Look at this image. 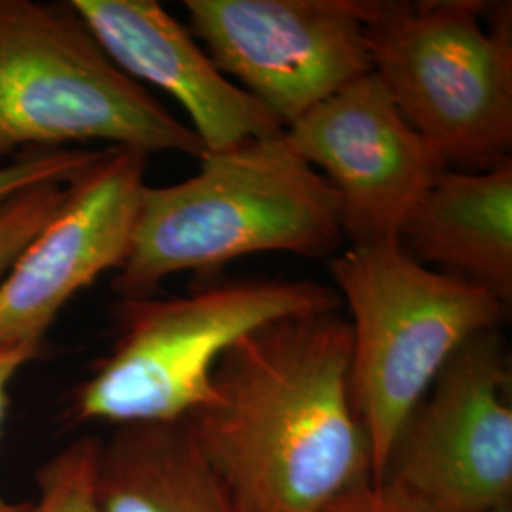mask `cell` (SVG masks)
<instances>
[{"instance_id": "cell-11", "label": "cell", "mask_w": 512, "mask_h": 512, "mask_svg": "<svg viewBox=\"0 0 512 512\" xmlns=\"http://www.w3.org/2000/svg\"><path fill=\"white\" fill-rule=\"evenodd\" d=\"M110 59L169 93L192 120L205 152H224L283 133V124L205 52L156 0H71Z\"/></svg>"}, {"instance_id": "cell-15", "label": "cell", "mask_w": 512, "mask_h": 512, "mask_svg": "<svg viewBox=\"0 0 512 512\" xmlns=\"http://www.w3.org/2000/svg\"><path fill=\"white\" fill-rule=\"evenodd\" d=\"M65 196L67 183L42 184L0 205V275L12 268L21 251L54 219Z\"/></svg>"}, {"instance_id": "cell-17", "label": "cell", "mask_w": 512, "mask_h": 512, "mask_svg": "<svg viewBox=\"0 0 512 512\" xmlns=\"http://www.w3.org/2000/svg\"><path fill=\"white\" fill-rule=\"evenodd\" d=\"M319 512H435L416 497L404 492L401 486L378 480L340 497Z\"/></svg>"}, {"instance_id": "cell-3", "label": "cell", "mask_w": 512, "mask_h": 512, "mask_svg": "<svg viewBox=\"0 0 512 512\" xmlns=\"http://www.w3.org/2000/svg\"><path fill=\"white\" fill-rule=\"evenodd\" d=\"M90 141L205 154L192 128L110 59L73 2L0 0V160Z\"/></svg>"}, {"instance_id": "cell-10", "label": "cell", "mask_w": 512, "mask_h": 512, "mask_svg": "<svg viewBox=\"0 0 512 512\" xmlns=\"http://www.w3.org/2000/svg\"><path fill=\"white\" fill-rule=\"evenodd\" d=\"M148 154L101 148L67 183L65 202L0 283V349L42 346L67 302L128 255Z\"/></svg>"}, {"instance_id": "cell-1", "label": "cell", "mask_w": 512, "mask_h": 512, "mask_svg": "<svg viewBox=\"0 0 512 512\" xmlns=\"http://www.w3.org/2000/svg\"><path fill=\"white\" fill-rule=\"evenodd\" d=\"M188 427L239 512H319L374 480L340 310L272 321L220 357Z\"/></svg>"}, {"instance_id": "cell-7", "label": "cell", "mask_w": 512, "mask_h": 512, "mask_svg": "<svg viewBox=\"0 0 512 512\" xmlns=\"http://www.w3.org/2000/svg\"><path fill=\"white\" fill-rule=\"evenodd\" d=\"M511 387L497 330L465 342L404 420L382 480L435 512L509 511Z\"/></svg>"}, {"instance_id": "cell-18", "label": "cell", "mask_w": 512, "mask_h": 512, "mask_svg": "<svg viewBox=\"0 0 512 512\" xmlns=\"http://www.w3.org/2000/svg\"><path fill=\"white\" fill-rule=\"evenodd\" d=\"M40 353V346H18V348L0 349V431L8 406V387L18 376L19 370L33 361ZM25 505H12L0 495V512H23Z\"/></svg>"}, {"instance_id": "cell-13", "label": "cell", "mask_w": 512, "mask_h": 512, "mask_svg": "<svg viewBox=\"0 0 512 512\" xmlns=\"http://www.w3.org/2000/svg\"><path fill=\"white\" fill-rule=\"evenodd\" d=\"M103 512H239L188 421L120 425L99 452Z\"/></svg>"}, {"instance_id": "cell-16", "label": "cell", "mask_w": 512, "mask_h": 512, "mask_svg": "<svg viewBox=\"0 0 512 512\" xmlns=\"http://www.w3.org/2000/svg\"><path fill=\"white\" fill-rule=\"evenodd\" d=\"M97 152L82 148L40 150L21 154L14 162L0 165V205L35 186L69 183L92 164Z\"/></svg>"}, {"instance_id": "cell-2", "label": "cell", "mask_w": 512, "mask_h": 512, "mask_svg": "<svg viewBox=\"0 0 512 512\" xmlns=\"http://www.w3.org/2000/svg\"><path fill=\"white\" fill-rule=\"evenodd\" d=\"M342 239L336 190L283 131L205 152L183 183L145 186L114 289L147 296L167 275L215 272L260 253L329 255Z\"/></svg>"}, {"instance_id": "cell-12", "label": "cell", "mask_w": 512, "mask_h": 512, "mask_svg": "<svg viewBox=\"0 0 512 512\" xmlns=\"http://www.w3.org/2000/svg\"><path fill=\"white\" fill-rule=\"evenodd\" d=\"M404 253L512 300V162L446 171L404 222Z\"/></svg>"}, {"instance_id": "cell-19", "label": "cell", "mask_w": 512, "mask_h": 512, "mask_svg": "<svg viewBox=\"0 0 512 512\" xmlns=\"http://www.w3.org/2000/svg\"><path fill=\"white\" fill-rule=\"evenodd\" d=\"M503 512H511V509H509V511H503Z\"/></svg>"}, {"instance_id": "cell-9", "label": "cell", "mask_w": 512, "mask_h": 512, "mask_svg": "<svg viewBox=\"0 0 512 512\" xmlns=\"http://www.w3.org/2000/svg\"><path fill=\"white\" fill-rule=\"evenodd\" d=\"M285 135L336 190L353 245L399 241L404 222L450 167L372 73L306 110Z\"/></svg>"}, {"instance_id": "cell-8", "label": "cell", "mask_w": 512, "mask_h": 512, "mask_svg": "<svg viewBox=\"0 0 512 512\" xmlns=\"http://www.w3.org/2000/svg\"><path fill=\"white\" fill-rule=\"evenodd\" d=\"M190 33L287 128L372 73L366 0H186Z\"/></svg>"}, {"instance_id": "cell-14", "label": "cell", "mask_w": 512, "mask_h": 512, "mask_svg": "<svg viewBox=\"0 0 512 512\" xmlns=\"http://www.w3.org/2000/svg\"><path fill=\"white\" fill-rule=\"evenodd\" d=\"M101 442L80 439L69 444L38 475V501L23 512H103L97 495Z\"/></svg>"}, {"instance_id": "cell-6", "label": "cell", "mask_w": 512, "mask_h": 512, "mask_svg": "<svg viewBox=\"0 0 512 512\" xmlns=\"http://www.w3.org/2000/svg\"><path fill=\"white\" fill-rule=\"evenodd\" d=\"M340 308L336 291L304 279H228L184 296L122 298L120 336L78 387L74 420H184L205 403L220 357L243 336L272 321Z\"/></svg>"}, {"instance_id": "cell-4", "label": "cell", "mask_w": 512, "mask_h": 512, "mask_svg": "<svg viewBox=\"0 0 512 512\" xmlns=\"http://www.w3.org/2000/svg\"><path fill=\"white\" fill-rule=\"evenodd\" d=\"M351 329V393L372 450L374 480L404 420L465 342L497 330L494 294L404 253L399 241L351 245L330 260Z\"/></svg>"}, {"instance_id": "cell-5", "label": "cell", "mask_w": 512, "mask_h": 512, "mask_svg": "<svg viewBox=\"0 0 512 512\" xmlns=\"http://www.w3.org/2000/svg\"><path fill=\"white\" fill-rule=\"evenodd\" d=\"M365 23L372 74L448 165L511 158L509 2L366 0Z\"/></svg>"}]
</instances>
